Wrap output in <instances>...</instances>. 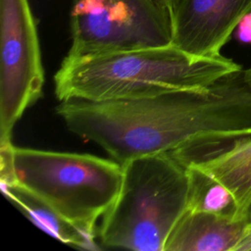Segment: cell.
I'll list each match as a JSON object with an SVG mask.
<instances>
[{
    "mask_svg": "<svg viewBox=\"0 0 251 251\" xmlns=\"http://www.w3.org/2000/svg\"><path fill=\"white\" fill-rule=\"evenodd\" d=\"M184 167L188 176L187 210L238 220L235 201L221 182L195 166Z\"/></svg>",
    "mask_w": 251,
    "mask_h": 251,
    "instance_id": "obj_11",
    "label": "cell"
},
{
    "mask_svg": "<svg viewBox=\"0 0 251 251\" xmlns=\"http://www.w3.org/2000/svg\"><path fill=\"white\" fill-rule=\"evenodd\" d=\"M186 168L170 153L123 164L119 195L99 230L106 247L164 251L166 240L187 207Z\"/></svg>",
    "mask_w": 251,
    "mask_h": 251,
    "instance_id": "obj_3",
    "label": "cell"
},
{
    "mask_svg": "<svg viewBox=\"0 0 251 251\" xmlns=\"http://www.w3.org/2000/svg\"><path fill=\"white\" fill-rule=\"evenodd\" d=\"M57 115L112 159L171 153L185 164L251 135V78L246 69L210 86L115 101H61Z\"/></svg>",
    "mask_w": 251,
    "mask_h": 251,
    "instance_id": "obj_1",
    "label": "cell"
},
{
    "mask_svg": "<svg viewBox=\"0 0 251 251\" xmlns=\"http://www.w3.org/2000/svg\"><path fill=\"white\" fill-rule=\"evenodd\" d=\"M182 165L195 166L221 182L235 201L237 219L251 225V135Z\"/></svg>",
    "mask_w": 251,
    "mask_h": 251,
    "instance_id": "obj_9",
    "label": "cell"
},
{
    "mask_svg": "<svg viewBox=\"0 0 251 251\" xmlns=\"http://www.w3.org/2000/svg\"><path fill=\"white\" fill-rule=\"evenodd\" d=\"M251 0H179L172 13L173 45L195 57L222 56Z\"/></svg>",
    "mask_w": 251,
    "mask_h": 251,
    "instance_id": "obj_7",
    "label": "cell"
},
{
    "mask_svg": "<svg viewBox=\"0 0 251 251\" xmlns=\"http://www.w3.org/2000/svg\"><path fill=\"white\" fill-rule=\"evenodd\" d=\"M13 163L20 183L94 234L97 221L116 201L123 180L122 164L86 153L14 145Z\"/></svg>",
    "mask_w": 251,
    "mask_h": 251,
    "instance_id": "obj_4",
    "label": "cell"
},
{
    "mask_svg": "<svg viewBox=\"0 0 251 251\" xmlns=\"http://www.w3.org/2000/svg\"><path fill=\"white\" fill-rule=\"evenodd\" d=\"M5 197L39 228L61 242L82 249H98L96 234L72 223L48 202L18 180L1 184Z\"/></svg>",
    "mask_w": 251,
    "mask_h": 251,
    "instance_id": "obj_10",
    "label": "cell"
},
{
    "mask_svg": "<svg viewBox=\"0 0 251 251\" xmlns=\"http://www.w3.org/2000/svg\"><path fill=\"white\" fill-rule=\"evenodd\" d=\"M171 11V14L174 12V10L176 9V7L177 6V3L179 0H161Z\"/></svg>",
    "mask_w": 251,
    "mask_h": 251,
    "instance_id": "obj_13",
    "label": "cell"
},
{
    "mask_svg": "<svg viewBox=\"0 0 251 251\" xmlns=\"http://www.w3.org/2000/svg\"><path fill=\"white\" fill-rule=\"evenodd\" d=\"M235 30L237 38L241 42L251 44V13L241 20Z\"/></svg>",
    "mask_w": 251,
    "mask_h": 251,
    "instance_id": "obj_12",
    "label": "cell"
},
{
    "mask_svg": "<svg viewBox=\"0 0 251 251\" xmlns=\"http://www.w3.org/2000/svg\"><path fill=\"white\" fill-rule=\"evenodd\" d=\"M248 226L241 220L186 209L170 232L164 251H238Z\"/></svg>",
    "mask_w": 251,
    "mask_h": 251,
    "instance_id": "obj_8",
    "label": "cell"
},
{
    "mask_svg": "<svg viewBox=\"0 0 251 251\" xmlns=\"http://www.w3.org/2000/svg\"><path fill=\"white\" fill-rule=\"evenodd\" d=\"M246 70H247V72H248V75H249V76H250V78H251V66H250L249 68H247Z\"/></svg>",
    "mask_w": 251,
    "mask_h": 251,
    "instance_id": "obj_14",
    "label": "cell"
},
{
    "mask_svg": "<svg viewBox=\"0 0 251 251\" xmlns=\"http://www.w3.org/2000/svg\"><path fill=\"white\" fill-rule=\"evenodd\" d=\"M70 23L68 59L173 43L172 14L161 0H73Z\"/></svg>",
    "mask_w": 251,
    "mask_h": 251,
    "instance_id": "obj_5",
    "label": "cell"
},
{
    "mask_svg": "<svg viewBox=\"0 0 251 251\" xmlns=\"http://www.w3.org/2000/svg\"><path fill=\"white\" fill-rule=\"evenodd\" d=\"M44 71L28 0H0V142L41 96Z\"/></svg>",
    "mask_w": 251,
    "mask_h": 251,
    "instance_id": "obj_6",
    "label": "cell"
},
{
    "mask_svg": "<svg viewBox=\"0 0 251 251\" xmlns=\"http://www.w3.org/2000/svg\"><path fill=\"white\" fill-rule=\"evenodd\" d=\"M230 58L195 57L173 44L162 47L65 58L54 75L58 100H135L210 86L241 69Z\"/></svg>",
    "mask_w": 251,
    "mask_h": 251,
    "instance_id": "obj_2",
    "label": "cell"
}]
</instances>
